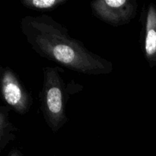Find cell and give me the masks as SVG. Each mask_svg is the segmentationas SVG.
I'll return each mask as SVG.
<instances>
[{
    "label": "cell",
    "mask_w": 156,
    "mask_h": 156,
    "mask_svg": "<svg viewBox=\"0 0 156 156\" xmlns=\"http://www.w3.org/2000/svg\"><path fill=\"white\" fill-rule=\"evenodd\" d=\"M21 30L32 50L44 59L82 74L112 73L111 61L89 51L83 43L70 36L66 27L49 15L23 17Z\"/></svg>",
    "instance_id": "obj_1"
},
{
    "label": "cell",
    "mask_w": 156,
    "mask_h": 156,
    "mask_svg": "<svg viewBox=\"0 0 156 156\" xmlns=\"http://www.w3.org/2000/svg\"><path fill=\"white\" fill-rule=\"evenodd\" d=\"M59 68L44 67L42 89L39 101L43 117L53 133L58 132L68 121L66 105L70 94L59 74Z\"/></svg>",
    "instance_id": "obj_2"
},
{
    "label": "cell",
    "mask_w": 156,
    "mask_h": 156,
    "mask_svg": "<svg viewBox=\"0 0 156 156\" xmlns=\"http://www.w3.org/2000/svg\"><path fill=\"white\" fill-rule=\"evenodd\" d=\"M92 14L114 27L127 24L137 14L136 0H97L90 3Z\"/></svg>",
    "instance_id": "obj_3"
},
{
    "label": "cell",
    "mask_w": 156,
    "mask_h": 156,
    "mask_svg": "<svg viewBox=\"0 0 156 156\" xmlns=\"http://www.w3.org/2000/svg\"><path fill=\"white\" fill-rule=\"evenodd\" d=\"M0 73L2 94L5 102L16 113L24 115L33 105L31 94L10 67H1Z\"/></svg>",
    "instance_id": "obj_4"
},
{
    "label": "cell",
    "mask_w": 156,
    "mask_h": 156,
    "mask_svg": "<svg viewBox=\"0 0 156 156\" xmlns=\"http://www.w3.org/2000/svg\"><path fill=\"white\" fill-rule=\"evenodd\" d=\"M143 52L145 59L150 68L156 67V5H148L144 23Z\"/></svg>",
    "instance_id": "obj_5"
},
{
    "label": "cell",
    "mask_w": 156,
    "mask_h": 156,
    "mask_svg": "<svg viewBox=\"0 0 156 156\" xmlns=\"http://www.w3.org/2000/svg\"><path fill=\"white\" fill-rule=\"evenodd\" d=\"M9 108L5 106L0 108V149H3L10 142L16 138L15 132L18 128L9 120Z\"/></svg>",
    "instance_id": "obj_6"
},
{
    "label": "cell",
    "mask_w": 156,
    "mask_h": 156,
    "mask_svg": "<svg viewBox=\"0 0 156 156\" xmlns=\"http://www.w3.org/2000/svg\"><path fill=\"white\" fill-rule=\"evenodd\" d=\"M23 6L32 10H53L67 2V0H21Z\"/></svg>",
    "instance_id": "obj_7"
}]
</instances>
